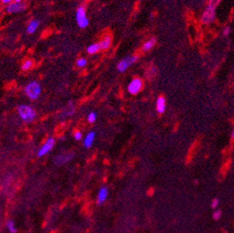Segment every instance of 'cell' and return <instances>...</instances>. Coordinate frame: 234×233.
I'll use <instances>...</instances> for the list:
<instances>
[{
  "label": "cell",
  "instance_id": "cell-1",
  "mask_svg": "<svg viewBox=\"0 0 234 233\" xmlns=\"http://www.w3.org/2000/svg\"><path fill=\"white\" fill-rule=\"evenodd\" d=\"M17 112L20 118L23 120L25 123H31L36 117V112L31 107L27 105H21L17 108Z\"/></svg>",
  "mask_w": 234,
  "mask_h": 233
},
{
  "label": "cell",
  "instance_id": "cell-2",
  "mask_svg": "<svg viewBox=\"0 0 234 233\" xmlns=\"http://www.w3.org/2000/svg\"><path fill=\"white\" fill-rule=\"evenodd\" d=\"M40 92H41V86L39 83H37L35 81L31 82L25 88V93L31 100L37 99L40 95Z\"/></svg>",
  "mask_w": 234,
  "mask_h": 233
},
{
  "label": "cell",
  "instance_id": "cell-3",
  "mask_svg": "<svg viewBox=\"0 0 234 233\" xmlns=\"http://www.w3.org/2000/svg\"><path fill=\"white\" fill-rule=\"evenodd\" d=\"M76 21L79 28L84 29L88 25V19L86 15V10L84 7H79L76 10Z\"/></svg>",
  "mask_w": 234,
  "mask_h": 233
},
{
  "label": "cell",
  "instance_id": "cell-4",
  "mask_svg": "<svg viewBox=\"0 0 234 233\" xmlns=\"http://www.w3.org/2000/svg\"><path fill=\"white\" fill-rule=\"evenodd\" d=\"M137 59H138L137 55H132V56H129V57L123 59L122 61L119 62V64H118V66H117L118 71L121 72H123L127 71V70L129 68V67H130L133 63H134Z\"/></svg>",
  "mask_w": 234,
  "mask_h": 233
},
{
  "label": "cell",
  "instance_id": "cell-5",
  "mask_svg": "<svg viewBox=\"0 0 234 233\" xmlns=\"http://www.w3.org/2000/svg\"><path fill=\"white\" fill-rule=\"evenodd\" d=\"M54 144H55L54 139L53 138H49L45 142V144H44V145L40 148V149L38 150V153H37L38 157H43V156H45L47 153H49L53 149Z\"/></svg>",
  "mask_w": 234,
  "mask_h": 233
},
{
  "label": "cell",
  "instance_id": "cell-6",
  "mask_svg": "<svg viewBox=\"0 0 234 233\" xmlns=\"http://www.w3.org/2000/svg\"><path fill=\"white\" fill-rule=\"evenodd\" d=\"M214 19H215V10L209 9L207 7L202 14V22L206 25H208L210 23H212Z\"/></svg>",
  "mask_w": 234,
  "mask_h": 233
},
{
  "label": "cell",
  "instance_id": "cell-7",
  "mask_svg": "<svg viewBox=\"0 0 234 233\" xmlns=\"http://www.w3.org/2000/svg\"><path fill=\"white\" fill-rule=\"evenodd\" d=\"M142 88H143L142 80L140 78H135L129 83L128 87V91L131 94H137L142 90Z\"/></svg>",
  "mask_w": 234,
  "mask_h": 233
},
{
  "label": "cell",
  "instance_id": "cell-8",
  "mask_svg": "<svg viewBox=\"0 0 234 233\" xmlns=\"http://www.w3.org/2000/svg\"><path fill=\"white\" fill-rule=\"evenodd\" d=\"M26 8V4L23 2H12L7 6V12L9 14H16L24 10Z\"/></svg>",
  "mask_w": 234,
  "mask_h": 233
},
{
  "label": "cell",
  "instance_id": "cell-9",
  "mask_svg": "<svg viewBox=\"0 0 234 233\" xmlns=\"http://www.w3.org/2000/svg\"><path fill=\"white\" fill-rule=\"evenodd\" d=\"M73 157V153H65V154H60L58 156L55 157L54 159V163L57 165H62L64 163L69 162L70 160H72Z\"/></svg>",
  "mask_w": 234,
  "mask_h": 233
},
{
  "label": "cell",
  "instance_id": "cell-10",
  "mask_svg": "<svg viewBox=\"0 0 234 233\" xmlns=\"http://www.w3.org/2000/svg\"><path fill=\"white\" fill-rule=\"evenodd\" d=\"M108 196H109V190L108 187L106 186H103L100 188V190L97 194V203L99 205H102L106 200L108 199Z\"/></svg>",
  "mask_w": 234,
  "mask_h": 233
},
{
  "label": "cell",
  "instance_id": "cell-11",
  "mask_svg": "<svg viewBox=\"0 0 234 233\" xmlns=\"http://www.w3.org/2000/svg\"><path fill=\"white\" fill-rule=\"evenodd\" d=\"M94 138H95V132L94 131L88 132V134L86 135L85 139H84V146H85V148H87V149L91 148L92 146V144H93Z\"/></svg>",
  "mask_w": 234,
  "mask_h": 233
},
{
  "label": "cell",
  "instance_id": "cell-12",
  "mask_svg": "<svg viewBox=\"0 0 234 233\" xmlns=\"http://www.w3.org/2000/svg\"><path fill=\"white\" fill-rule=\"evenodd\" d=\"M166 108V100L163 96L159 97L156 101V109L159 113H163Z\"/></svg>",
  "mask_w": 234,
  "mask_h": 233
},
{
  "label": "cell",
  "instance_id": "cell-13",
  "mask_svg": "<svg viewBox=\"0 0 234 233\" xmlns=\"http://www.w3.org/2000/svg\"><path fill=\"white\" fill-rule=\"evenodd\" d=\"M6 227L10 233H16L17 232V227L15 226V223L14 220H8L6 223Z\"/></svg>",
  "mask_w": 234,
  "mask_h": 233
},
{
  "label": "cell",
  "instance_id": "cell-14",
  "mask_svg": "<svg viewBox=\"0 0 234 233\" xmlns=\"http://www.w3.org/2000/svg\"><path fill=\"white\" fill-rule=\"evenodd\" d=\"M156 44V39L155 38H151L150 40H149V41H147L146 43L144 44V46H143V48H142V50L144 51H150L152 48H153V46Z\"/></svg>",
  "mask_w": 234,
  "mask_h": 233
},
{
  "label": "cell",
  "instance_id": "cell-15",
  "mask_svg": "<svg viewBox=\"0 0 234 233\" xmlns=\"http://www.w3.org/2000/svg\"><path fill=\"white\" fill-rule=\"evenodd\" d=\"M100 50H101V47H100V44H99V43L92 44V45H90V46H88V47L87 48V51H88V53H90V54L96 53V52H98Z\"/></svg>",
  "mask_w": 234,
  "mask_h": 233
},
{
  "label": "cell",
  "instance_id": "cell-16",
  "mask_svg": "<svg viewBox=\"0 0 234 233\" xmlns=\"http://www.w3.org/2000/svg\"><path fill=\"white\" fill-rule=\"evenodd\" d=\"M38 26H39V21L38 20H31V23L28 26V32L29 33L35 32L37 30Z\"/></svg>",
  "mask_w": 234,
  "mask_h": 233
},
{
  "label": "cell",
  "instance_id": "cell-17",
  "mask_svg": "<svg viewBox=\"0 0 234 233\" xmlns=\"http://www.w3.org/2000/svg\"><path fill=\"white\" fill-rule=\"evenodd\" d=\"M99 44H100V47H101V50H107L108 48H109L111 44V37L106 36Z\"/></svg>",
  "mask_w": 234,
  "mask_h": 233
},
{
  "label": "cell",
  "instance_id": "cell-18",
  "mask_svg": "<svg viewBox=\"0 0 234 233\" xmlns=\"http://www.w3.org/2000/svg\"><path fill=\"white\" fill-rule=\"evenodd\" d=\"M32 66H33V62L31 60H26V61H24L23 65H22V70L29 71L32 68Z\"/></svg>",
  "mask_w": 234,
  "mask_h": 233
},
{
  "label": "cell",
  "instance_id": "cell-19",
  "mask_svg": "<svg viewBox=\"0 0 234 233\" xmlns=\"http://www.w3.org/2000/svg\"><path fill=\"white\" fill-rule=\"evenodd\" d=\"M221 0H209L208 1V4H207V8L209 9H212V10H215L217 8V6L219 5Z\"/></svg>",
  "mask_w": 234,
  "mask_h": 233
},
{
  "label": "cell",
  "instance_id": "cell-20",
  "mask_svg": "<svg viewBox=\"0 0 234 233\" xmlns=\"http://www.w3.org/2000/svg\"><path fill=\"white\" fill-rule=\"evenodd\" d=\"M96 118H97V116H96L95 112H91L88 115V121L90 122V123H93V122L96 120Z\"/></svg>",
  "mask_w": 234,
  "mask_h": 233
},
{
  "label": "cell",
  "instance_id": "cell-21",
  "mask_svg": "<svg viewBox=\"0 0 234 233\" xmlns=\"http://www.w3.org/2000/svg\"><path fill=\"white\" fill-rule=\"evenodd\" d=\"M77 66L79 67V68H83V67H85L87 65V60L84 59V58H80L77 60Z\"/></svg>",
  "mask_w": 234,
  "mask_h": 233
},
{
  "label": "cell",
  "instance_id": "cell-22",
  "mask_svg": "<svg viewBox=\"0 0 234 233\" xmlns=\"http://www.w3.org/2000/svg\"><path fill=\"white\" fill-rule=\"evenodd\" d=\"M221 216H222L221 210H216V211L213 212V218H214L215 220H219V219L221 218Z\"/></svg>",
  "mask_w": 234,
  "mask_h": 233
},
{
  "label": "cell",
  "instance_id": "cell-23",
  "mask_svg": "<svg viewBox=\"0 0 234 233\" xmlns=\"http://www.w3.org/2000/svg\"><path fill=\"white\" fill-rule=\"evenodd\" d=\"M230 31H231V30H230V27L227 26V27H226L224 30H223V35H224L225 36H228V35H229Z\"/></svg>",
  "mask_w": 234,
  "mask_h": 233
},
{
  "label": "cell",
  "instance_id": "cell-24",
  "mask_svg": "<svg viewBox=\"0 0 234 233\" xmlns=\"http://www.w3.org/2000/svg\"><path fill=\"white\" fill-rule=\"evenodd\" d=\"M74 139L77 140V141H79L80 139H82V133H81V131H76L74 133Z\"/></svg>",
  "mask_w": 234,
  "mask_h": 233
},
{
  "label": "cell",
  "instance_id": "cell-25",
  "mask_svg": "<svg viewBox=\"0 0 234 233\" xmlns=\"http://www.w3.org/2000/svg\"><path fill=\"white\" fill-rule=\"evenodd\" d=\"M218 204H219V200H218V199H214L213 201H212V203H211V207H212V208H216L217 206H218Z\"/></svg>",
  "mask_w": 234,
  "mask_h": 233
},
{
  "label": "cell",
  "instance_id": "cell-26",
  "mask_svg": "<svg viewBox=\"0 0 234 233\" xmlns=\"http://www.w3.org/2000/svg\"><path fill=\"white\" fill-rule=\"evenodd\" d=\"M14 1V0H2V2L5 3V4H10Z\"/></svg>",
  "mask_w": 234,
  "mask_h": 233
},
{
  "label": "cell",
  "instance_id": "cell-27",
  "mask_svg": "<svg viewBox=\"0 0 234 233\" xmlns=\"http://www.w3.org/2000/svg\"><path fill=\"white\" fill-rule=\"evenodd\" d=\"M232 138H234V128H233V130H232Z\"/></svg>",
  "mask_w": 234,
  "mask_h": 233
},
{
  "label": "cell",
  "instance_id": "cell-28",
  "mask_svg": "<svg viewBox=\"0 0 234 233\" xmlns=\"http://www.w3.org/2000/svg\"><path fill=\"white\" fill-rule=\"evenodd\" d=\"M14 2H22V0H14Z\"/></svg>",
  "mask_w": 234,
  "mask_h": 233
}]
</instances>
